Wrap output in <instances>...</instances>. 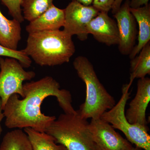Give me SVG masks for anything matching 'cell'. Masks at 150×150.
Returning <instances> with one entry per match:
<instances>
[{
  "mask_svg": "<svg viewBox=\"0 0 150 150\" xmlns=\"http://www.w3.org/2000/svg\"><path fill=\"white\" fill-rule=\"evenodd\" d=\"M60 88L59 83L50 76L23 84V99H20L16 94L12 95L3 110L6 127L8 129L30 128L45 132L56 118V116L46 115L41 112V105L49 96L56 97L64 113H76L71 93Z\"/></svg>",
  "mask_w": 150,
  "mask_h": 150,
  "instance_id": "6da1fadb",
  "label": "cell"
},
{
  "mask_svg": "<svg viewBox=\"0 0 150 150\" xmlns=\"http://www.w3.org/2000/svg\"><path fill=\"white\" fill-rule=\"evenodd\" d=\"M23 50L37 64L54 67L69 63L76 48L72 36L58 30L29 33Z\"/></svg>",
  "mask_w": 150,
  "mask_h": 150,
  "instance_id": "7a4b0ae2",
  "label": "cell"
},
{
  "mask_svg": "<svg viewBox=\"0 0 150 150\" xmlns=\"http://www.w3.org/2000/svg\"><path fill=\"white\" fill-rule=\"evenodd\" d=\"M73 66L86 87L85 100L77 111L87 120L100 118L105 112L110 110L116 104L114 98L100 81L93 65L86 57H76Z\"/></svg>",
  "mask_w": 150,
  "mask_h": 150,
  "instance_id": "3957f363",
  "label": "cell"
},
{
  "mask_svg": "<svg viewBox=\"0 0 150 150\" xmlns=\"http://www.w3.org/2000/svg\"><path fill=\"white\" fill-rule=\"evenodd\" d=\"M76 110L74 114L63 113L46 129L56 144L68 150H97L89 129V123Z\"/></svg>",
  "mask_w": 150,
  "mask_h": 150,
  "instance_id": "277c9868",
  "label": "cell"
},
{
  "mask_svg": "<svg viewBox=\"0 0 150 150\" xmlns=\"http://www.w3.org/2000/svg\"><path fill=\"white\" fill-rule=\"evenodd\" d=\"M130 87L129 84L123 86L122 96L118 103L110 110L105 112L100 118L110 124L114 129L122 131L127 140L137 147L150 150V136L148 133L149 129L148 126L131 124L125 116V107L130 98Z\"/></svg>",
  "mask_w": 150,
  "mask_h": 150,
  "instance_id": "5b68a950",
  "label": "cell"
},
{
  "mask_svg": "<svg viewBox=\"0 0 150 150\" xmlns=\"http://www.w3.org/2000/svg\"><path fill=\"white\" fill-rule=\"evenodd\" d=\"M0 99L4 110L12 95L16 94L24 97L23 82L35 76L33 71H26L16 59L0 57Z\"/></svg>",
  "mask_w": 150,
  "mask_h": 150,
  "instance_id": "8992f818",
  "label": "cell"
},
{
  "mask_svg": "<svg viewBox=\"0 0 150 150\" xmlns=\"http://www.w3.org/2000/svg\"><path fill=\"white\" fill-rule=\"evenodd\" d=\"M64 12L63 30L72 37L76 35L81 41L87 40L88 25L99 13V11L93 6H85L73 0L64 9Z\"/></svg>",
  "mask_w": 150,
  "mask_h": 150,
  "instance_id": "52a82bcc",
  "label": "cell"
},
{
  "mask_svg": "<svg viewBox=\"0 0 150 150\" xmlns=\"http://www.w3.org/2000/svg\"><path fill=\"white\" fill-rule=\"evenodd\" d=\"M89 129L97 150H131L134 148L110 124L101 118L91 119Z\"/></svg>",
  "mask_w": 150,
  "mask_h": 150,
  "instance_id": "ba28073f",
  "label": "cell"
},
{
  "mask_svg": "<svg viewBox=\"0 0 150 150\" xmlns=\"http://www.w3.org/2000/svg\"><path fill=\"white\" fill-rule=\"evenodd\" d=\"M113 17L119 34L118 50L123 55H129L136 45L138 32L137 22L130 11L129 0L121 5Z\"/></svg>",
  "mask_w": 150,
  "mask_h": 150,
  "instance_id": "9c48e42d",
  "label": "cell"
},
{
  "mask_svg": "<svg viewBox=\"0 0 150 150\" xmlns=\"http://www.w3.org/2000/svg\"><path fill=\"white\" fill-rule=\"evenodd\" d=\"M150 101V79L148 77L139 79L137 82V92L129 103L125 116L131 124L147 126L146 110Z\"/></svg>",
  "mask_w": 150,
  "mask_h": 150,
  "instance_id": "30bf717a",
  "label": "cell"
},
{
  "mask_svg": "<svg viewBox=\"0 0 150 150\" xmlns=\"http://www.w3.org/2000/svg\"><path fill=\"white\" fill-rule=\"evenodd\" d=\"M87 30L97 41L108 46L118 45L119 42L117 23L108 13L100 12L89 23Z\"/></svg>",
  "mask_w": 150,
  "mask_h": 150,
  "instance_id": "8fae6325",
  "label": "cell"
},
{
  "mask_svg": "<svg viewBox=\"0 0 150 150\" xmlns=\"http://www.w3.org/2000/svg\"><path fill=\"white\" fill-rule=\"evenodd\" d=\"M65 22L64 9L59 8L54 4L40 16L32 21L25 28L28 34L46 30H60Z\"/></svg>",
  "mask_w": 150,
  "mask_h": 150,
  "instance_id": "7c38bea8",
  "label": "cell"
},
{
  "mask_svg": "<svg viewBox=\"0 0 150 150\" xmlns=\"http://www.w3.org/2000/svg\"><path fill=\"white\" fill-rule=\"evenodd\" d=\"M130 11L139 25L138 43L129 55L131 59L137 56L143 47L150 42V5L149 4L136 9L130 8Z\"/></svg>",
  "mask_w": 150,
  "mask_h": 150,
  "instance_id": "4fadbf2b",
  "label": "cell"
},
{
  "mask_svg": "<svg viewBox=\"0 0 150 150\" xmlns=\"http://www.w3.org/2000/svg\"><path fill=\"white\" fill-rule=\"evenodd\" d=\"M1 2V1H0ZM19 22L8 19L0 9V44L13 50H18L21 39V27Z\"/></svg>",
  "mask_w": 150,
  "mask_h": 150,
  "instance_id": "5bb4252c",
  "label": "cell"
},
{
  "mask_svg": "<svg viewBox=\"0 0 150 150\" xmlns=\"http://www.w3.org/2000/svg\"><path fill=\"white\" fill-rule=\"evenodd\" d=\"M130 78L129 84L131 86L134 79L146 77L150 74V42L145 45L139 53L131 59L130 62Z\"/></svg>",
  "mask_w": 150,
  "mask_h": 150,
  "instance_id": "9a60e30c",
  "label": "cell"
},
{
  "mask_svg": "<svg viewBox=\"0 0 150 150\" xmlns=\"http://www.w3.org/2000/svg\"><path fill=\"white\" fill-rule=\"evenodd\" d=\"M33 150H68L63 145L57 144L55 139L45 132H40L30 128H25Z\"/></svg>",
  "mask_w": 150,
  "mask_h": 150,
  "instance_id": "2e32d148",
  "label": "cell"
},
{
  "mask_svg": "<svg viewBox=\"0 0 150 150\" xmlns=\"http://www.w3.org/2000/svg\"><path fill=\"white\" fill-rule=\"evenodd\" d=\"M0 150H33L26 133L18 129L8 132L3 138Z\"/></svg>",
  "mask_w": 150,
  "mask_h": 150,
  "instance_id": "e0dca14e",
  "label": "cell"
},
{
  "mask_svg": "<svg viewBox=\"0 0 150 150\" xmlns=\"http://www.w3.org/2000/svg\"><path fill=\"white\" fill-rule=\"evenodd\" d=\"M54 0H22V11L24 20L32 21L53 4Z\"/></svg>",
  "mask_w": 150,
  "mask_h": 150,
  "instance_id": "ac0fdd59",
  "label": "cell"
},
{
  "mask_svg": "<svg viewBox=\"0 0 150 150\" xmlns=\"http://www.w3.org/2000/svg\"><path fill=\"white\" fill-rule=\"evenodd\" d=\"M0 56L16 59L24 68H28L32 64L31 59L21 50H13L4 47L0 44Z\"/></svg>",
  "mask_w": 150,
  "mask_h": 150,
  "instance_id": "d6986e66",
  "label": "cell"
},
{
  "mask_svg": "<svg viewBox=\"0 0 150 150\" xmlns=\"http://www.w3.org/2000/svg\"><path fill=\"white\" fill-rule=\"evenodd\" d=\"M3 4L8 9V13L13 19L20 23L25 20L21 7L22 0H0Z\"/></svg>",
  "mask_w": 150,
  "mask_h": 150,
  "instance_id": "ffe728a7",
  "label": "cell"
},
{
  "mask_svg": "<svg viewBox=\"0 0 150 150\" xmlns=\"http://www.w3.org/2000/svg\"><path fill=\"white\" fill-rule=\"evenodd\" d=\"M115 0H93L92 4L99 12L108 13L112 8Z\"/></svg>",
  "mask_w": 150,
  "mask_h": 150,
  "instance_id": "44dd1931",
  "label": "cell"
},
{
  "mask_svg": "<svg viewBox=\"0 0 150 150\" xmlns=\"http://www.w3.org/2000/svg\"><path fill=\"white\" fill-rule=\"evenodd\" d=\"M149 0H129V5L131 8L136 9L147 5Z\"/></svg>",
  "mask_w": 150,
  "mask_h": 150,
  "instance_id": "7402d4cb",
  "label": "cell"
},
{
  "mask_svg": "<svg viewBox=\"0 0 150 150\" xmlns=\"http://www.w3.org/2000/svg\"><path fill=\"white\" fill-rule=\"evenodd\" d=\"M123 1V0H115L111 9V12L113 14H114L118 10L122 5Z\"/></svg>",
  "mask_w": 150,
  "mask_h": 150,
  "instance_id": "603a6c76",
  "label": "cell"
},
{
  "mask_svg": "<svg viewBox=\"0 0 150 150\" xmlns=\"http://www.w3.org/2000/svg\"><path fill=\"white\" fill-rule=\"evenodd\" d=\"M4 118V114H3V109L2 108L1 100L0 99V136H1L3 131L2 128V126H1V122L3 118Z\"/></svg>",
  "mask_w": 150,
  "mask_h": 150,
  "instance_id": "cb8c5ba5",
  "label": "cell"
},
{
  "mask_svg": "<svg viewBox=\"0 0 150 150\" xmlns=\"http://www.w3.org/2000/svg\"><path fill=\"white\" fill-rule=\"evenodd\" d=\"M85 6H89L92 4L93 0H75Z\"/></svg>",
  "mask_w": 150,
  "mask_h": 150,
  "instance_id": "d4e9b609",
  "label": "cell"
},
{
  "mask_svg": "<svg viewBox=\"0 0 150 150\" xmlns=\"http://www.w3.org/2000/svg\"><path fill=\"white\" fill-rule=\"evenodd\" d=\"M131 150H141V149L136 147L133 148V149H132Z\"/></svg>",
  "mask_w": 150,
  "mask_h": 150,
  "instance_id": "484cf974",
  "label": "cell"
}]
</instances>
